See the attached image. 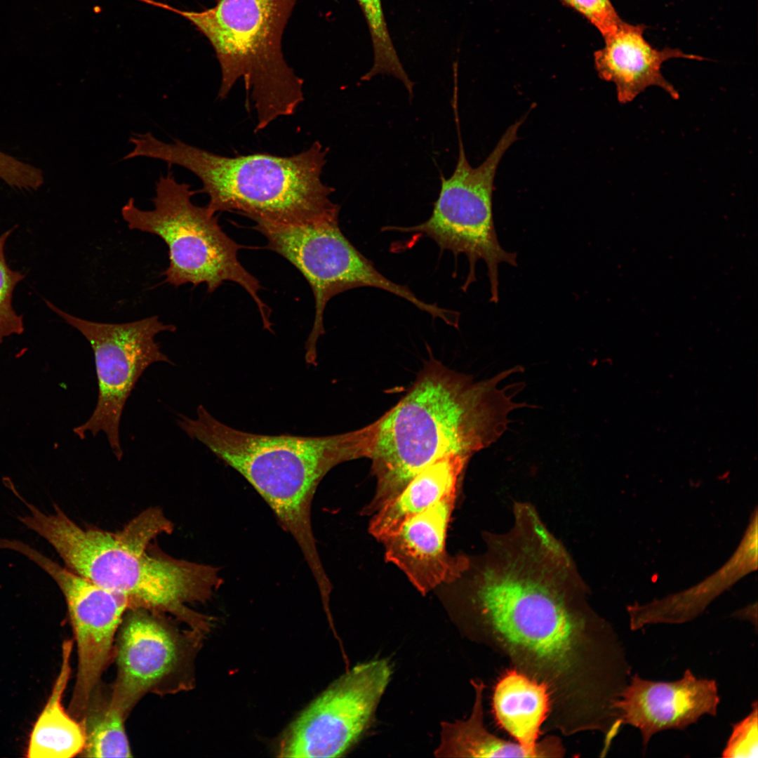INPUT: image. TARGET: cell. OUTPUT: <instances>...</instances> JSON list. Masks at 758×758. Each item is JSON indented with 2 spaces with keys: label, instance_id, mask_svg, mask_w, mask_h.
Here are the masks:
<instances>
[{
  "label": "cell",
  "instance_id": "cell-1",
  "mask_svg": "<svg viewBox=\"0 0 758 758\" xmlns=\"http://www.w3.org/2000/svg\"><path fill=\"white\" fill-rule=\"evenodd\" d=\"M486 541L461 575L482 640L547 686L549 729L572 735L603 727L631 667L570 554L533 510L515 513L510 528Z\"/></svg>",
  "mask_w": 758,
  "mask_h": 758
},
{
  "label": "cell",
  "instance_id": "cell-2",
  "mask_svg": "<svg viewBox=\"0 0 758 758\" xmlns=\"http://www.w3.org/2000/svg\"><path fill=\"white\" fill-rule=\"evenodd\" d=\"M519 368L475 382L435 360L427 363L406 394L374 422L369 458L376 487L362 513L373 515L439 459L470 458L496 441L510 422L509 413L528 406L512 401L523 383L497 387Z\"/></svg>",
  "mask_w": 758,
  "mask_h": 758
},
{
  "label": "cell",
  "instance_id": "cell-3",
  "mask_svg": "<svg viewBox=\"0 0 758 758\" xmlns=\"http://www.w3.org/2000/svg\"><path fill=\"white\" fill-rule=\"evenodd\" d=\"M25 503L29 512L20 521L48 541L67 568L126 597L131 608L168 613L190 628L210 631L212 618L189 605L207 601L218 590L220 568L151 551L153 540L173 530L159 507L147 508L111 532L81 527L57 505L45 513Z\"/></svg>",
  "mask_w": 758,
  "mask_h": 758
},
{
  "label": "cell",
  "instance_id": "cell-4",
  "mask_svg": "<svg viewBox=\"0 0 758 758\" xmlns=\"http://www.w3.org/2000/svg\"><path fill=\"white\" fill-rule=\"evenodd\" d=\"M178 427L239 472L271 507L300 547L316 581L326 577L317 551L311 507L317 486L334 467L369 458L373 423L360 430L324 437L250 433L214 418L203 405L197 417L180 414Z\"/></svg>",
  "mask_w": 758,
  "mask_h": 758
},
{
  "label": "cell",
  "instance_id": "cell-5",
  "mask_svg": "<svg viewBox=\"0 0 758 758\" xmlns=\"http://www.w3.org/2000/svg\"><path fill=\"white\" fill-rule=\"evenodd\" d=\"M138 157L182 167L201 182L215 213L231 211L255 224L304 225L338 218L335 191L321 180L327 149L318 141L299 154H216L173 139L166 142L147 132L135 141Z\"/></svg>",
  "mask_w": 758,
  "mask_h": 758
},
{
  "label": "cell",
  "instance_id": "cell-6",
  "mask_svg": "<svg viewBox=\"0 0 758 758\" xmlns=\"http://www.w3.org/2000/svg\"><path fill=\"white\" fill-rule=\"evenodd\" d=\"M298 0H216L192 11L155 0H139L190 21L209 41L221 70L218 98L242 80L257 114L255 131L293 114L304 100L303 79L287 64L282 36Z\"/></svg>",
  "mask_w": 758,
  "mask_h": 758
},
{
  "label": "cell",
  "instance_id": "cell-7",
  "mask_svg": "<svg viewBox=\"0 0 758 758\" xmlns=\"http://www.w3.org/2000/svg\"><path fill=\"white\" fill-rule=\"evenodd\" d=\"M197 193L168 172L156 182L152 210L140 209L130 198L121 215L131 230L155 234L166 244L169 265L163 272L166 282L176 287L205 284L212 293L223 282L233 281L251 295L264 327L271 330L269 309L259 295L260 282L239 260L241 245L222 230L216 213L192 202Z\"/></svg>",
  "mask_w": 758,
  "mask_h": 758
},
{
  "label": "cell",
  "instance_id": "cell-8",
  "mask_svg": "<svg viewBox=\"0 0 758 758\" xmlns=\"http://www.w3.org/2000/svg\"><path fill=\"white\" fill-rule=\"evenodd\" d=\"M458 138V157L452 175L441 177L439 197L431 216L424 222L411 227L387 226L383 230L420 233L432 239L441 251L448 250L454 256L463 253L469 262V274L463 288L465 291L477 280L476 263L483 260L488 270L491 300L498 301V265L517 266V254L504 250L496 232L492 197L497 168L507 149L517 139L522 124L518 120L502 135L493 150L477 167H472L466 157L458 119H456Z\"/></svg>",
  "mask_w": 758,
  "mask_h": 758
},
{
  "label": "cell",
  "instance_id": "cell-9",
  "mask_svg": "<svg viewBox=\"0 0 758 758\" xmlns=\"http://www.w3.org/2000/svg\"><path fill=\"white\" fill-rule=\"evenodd\" d=\"M266 239L267 247L295 266L306 279L315 300L314 320L306 342L305 359L316 364L317 343L324 333V312L329 300L345 291L373 287L399 296L429 313L444 319L447 310L418 299L405 286L384 277L342 233L338 218L283 225L255 224Z\"/></svg>",
  "mask_w": 758,
  "mask_h": 758
},
{
  "label": "cell",
  "instance_id": "cell-10",
  "mask_svg": "<svg viewBox=\"0 0 758 758\" xmlns=\"http://www.w3.org/2000/svg\"><path fill=\"white\" fill-rule=\"evenodd\" d=\"M206 633L180 629L166 613L142 607L125 613L115 638L117 676L109 704L126 719L147 693L160 696L194 686V661Z\"/></svg>",
  "mask_w": 758,
  "mask_h": 758
},
{
  "label": "cell",
  "instance_id": "cell-11",
  "mask_svg": "<svg viewBox=\"0 0 758 758\" xmlns=\"http://www.w3.org/2000/svg\"><path fill=\"white\" fill-rule=\"evenodd\" d=\"M45 302L86 338L93 352L98 385L96 406L89 419L73 431L81 439L88 432L93 437L104 432L120 459L119 427L126 402L149 366L156 362L174 365L154 338L161 332H175L176 326L163 324L157 315L121 324L92 321L73 316L47 300Z\"/></svg>",
  "mask_w": 758,
  "mask_h": 758
},
{
  "label": "cell",
  "instance_id": "cell-12",
  "mask_svg": "<svg viewBox=\"0 0 758 758\" xmlns=\"http://www.w3.org/2000/svg\"><path fill=\"white\" fill-rule=\"evenodd\" d=\"M392 675L387 659L357 664L293 722L278 747L281 757H338L369 724Z\"/></svg>",
  "mask_w": 758,
  "mask_h": 758
},
{
  "label": "cell",
  "instance_id": "cell-13",
  "mask_svg": "<svg viewBox=\"0 0 758 758\" xmlns=\"http://www.w3.org/2000/svg\"><path fill=\"white\" fill-rule=\"evenodd\" d=\"M24 554L57 583L65 597L77 644L78 665L69 714L81 722L114 659L115 638L128 599L55 563L31 546Z\"/></svg>",
  "mask_w": 758,
  "mask_h": 758
},
{
  "label": "cell",
  "instance_id": "cell-14",
  "mask_svg": "<svg viewBox=\"0 0 758 758\" xmlns=\"http://www.w3.org/2000/svg\"><path fill=\"white\" fill-rule=\"evenodd\" d=\"M719 702L716 681L698 679L687 669L674 681L630 676L616 706L621 725L637 728L646 748L660 731L684 730L705 714L715 716Z\"/></svg>",
  "mask_w": 758,
  "mask_h": 758
},
{
  "label": "cell",
  "instance_id": "cell-15",
  "mask_svg": "<svg viewBox=\"0 0 758 758\" xmlns=\"http://www.w3.org/2000/svg\"><path fill=\"white\" fill-rule=\"evenodd\" d=\"M456 493L411 517L382 541L386 560L400 568L423 594L457 581L467 566V557L452 556L446 548Z\"/></svg>",
  "mask_w": 758,
  "mask_h": 758
},
{
  "label": "cell",
  "instance_id": "cell-16",
  "mask_svg": "<svg viewBox=\"0 0 758 758\" xmlns=\"http://www.w3.org/2000/svg\"><path fill=\"white\" fill-rule=\"evenodd\" d=\"M646 27L644 24L632 25L623 20L613 33L604 37V46L594 53L599 77L614 83L621 104L632 102L653 86L679 99V93L661 72L663 64L672 58L707 60L679 48H654L644 37Z\"/></svg>",
  "mask_w": 758,
  "mask_h": 758
},
{
  "label": "cell",
  "instance_id": "cell-17",
  "mask_svg": "<svg viewBox=\"0 0 758 758\" xmlns=\"http://www.w3.org/2000/svg\"><path fill=\"white\" fill-rule=\"evenodd\" d=\"M757 507L736 551L717 571L693 587L645 604L629 605L630 627L637 630L649 624H680L700 616L708 605L741 578L757 569Z\"/></svg>",
  "mask_w": 758,
  "mask_h": 758
},
{
  "label": "cell",
  "instance_id": "cell-18",
  "mask_svg": "<svg viewBox=\"0 0 758 758\" xmlns=\"http://www.w3.org/2000/svg\"><path fill=\"white\" fill-rule=\"evenodd\" d=\"M551 710L547 686L516 668L507 670L494 686L492 710L496 722L536 757H561L564 754L556 736L538 741L541 726Z\"/></svg>",
  "mask_w": 758,
  "mask_h": 758
},
{
  "label": "cell",
  "instance_id": "cell-19",
  "mask_svg": "<svg viewBox=\"0 0 758 758\" xmlns=\"http://www.w3.org/2000/svg\"><path fill=\"white\" fill-rule=\"evenodd\" d=\"M470 457L451 454L435 461L412 478L402 490L373 514L370 533L382 542L411 517L446 496L457 492Z\"/></svg>",
  "mask_w": 758,
  "mask_h": 758
},
{
  "label": "cell",
  "instance_id": "cell-20",
  "mask_svg": "<svg viewBox=\"0 0 758 758\" xmlns=\"http://www.w3.org/2000/svg\"><path fill=\"white\" fill-rule=\"evenodd\" d=\"M73 641L62 644V663L51 693L30 734L27 757L69 758L81 753L86 743L83 724L66 712L62 698L71 674Z\"/></svg>",
  "mask_w": 758,
  "mask_h": 758
},
{
  "label": "cell",
  "instance_id": "cell-21",
  "mask_svg": "<svg viewBox=\"0 0 758 758\" xmlns=\"http://www.w3.org/2000/svg\"><path fill=\"white\" fill-rule=\"evenodd\" d=\"M474 702L470 716L465 720L442 722L441 742L434 751L437 757H536L517 743L503 740L491 733L484 724L483 696L485 685L472 680Z\"/></svg>",
  "mask_w": 758,
  "mask_h": 758
},
{
  "label": "cell",
  "instance_id": "cell-22",
  "mask_svg": "<svg viewBox=\"0 0 758 758\" xmlns=\"http://www.w3.org/2000/svg\"><path fill=\"white\" fill-rule=\"evenodd\" d=\"M126 719L109 704V693L102 691L101 684L93 692L81 720L86 743L82 756L86 757H132L125 731Z\"/></svg>",
  "mask_w": 758,
  "mask_h": 758
},
{
  "label": "cell",
  "instance_id": "cell-23",
  "mask_svg": "<svg viewBox=\"0 0 758 758\" xmlns=\"http://www.w3.org/2000/svg\"><path fill=\"white\" fill-rule=\"evenodd\" d=\"M366 19L373 51L371 68L361 77L369 81L379 74L394 77L399 80L410 97L414 83L405 71L392 41L385 18L381 0H357Z\"/></svg>",
  "mask_w": 758,
  "mask_h": 758
},
{
  "label": "cell",
  "instance_id": "cell-24",
  "mask_svg": "<svg viewBox=\"0 0 758 758\" xmlns=\"http://www.w3.org/2000/svg\"><path fill=\"white\" fill-rule=\"evenodd\" d=\"M13 231L8 230L0 235V344L6 337L24 331L22 316L14 310L12 299L14 288L25 274L9 267L4 253L6 240Z\"/></svg>",
  "mask_w": 758,
  "mask_h": 758
},
{
  "label": "cell",
  "instance_id": "cell-25",
  "mask_svg": "<svg viewBox=\"0 0 758 758\" xmlns=\"http://www.w3.org/2000/svg\"><path fill=\"white\" fill-rule=\"evenodd\" d=\"M757 702L754 701L749 714L733 725L732 732L722 751V757L757 758Z\"/></svg>",
  "mask_w": 758,
  "mask_h": 758
},
{
  "label": "cell",
  "instance_id": "cell-26",
  "mask_svg": "<svg viewBox=\"0 0 758 758\" xmlns=\"http://www.w3.org/2000/svg\"><path fill=\"white\" fill-rule=\"evenodd\" d=\"M587 20L603 36L613 33L623 21L611 0H559Z\"/></svg>",
  "mask_w": 758,
  "mask_h": 758
},
{
  "label": "cell",
  "instance_id": "cell-27",
  "mask_svg": "<svg viewBox=\"0 0 758 758\" xmlns=\"http://www.w3.org/2000/svg\"><path fill=\"white\" fill-rule=\"evenodd\" d=\"M0 180L20 190H36L44 182L42 171L0 151Z\"/></svg>",
  "mask_w": 758,
  "mask_h": 758
}]
</instances>
